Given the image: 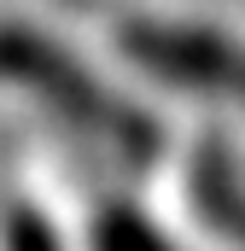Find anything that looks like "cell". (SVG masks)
Returning <instances> with one entry per match:
<instances>
[{"mask_svg":"<svg viewBox=\"0 0 245 251\" xmlns=\"http://www.w3.org/2000/svg\"><path fill=\"white\" fill-rule=\"evenodd\" d=\"M0 82L29 88L35 100H47L53 111H64L70 123H82L88 134L111 140L122 158H134V164L158 158V146H164L158 123H152L140 105H128V100L111 94L105 82H94L64 47H53V41H47L41 29H29V24H0Z\"/></svg>","mask_w":245,"mask_h":251,"instance_id":"obj_1","label":"cell"},{"mask_svg":"<svg viewBox=\"0 0 245 251\" xmlns=\"http://www.w3.org/2000/svg\"><path fill=\"white\" fill-rule=\"evenodd\" d=\"M122 53L152 70L170 88H193V94H228L245 100V47L228 35L204 29V24H158V18H134L122 24Z\"/></svg>","mask_w":245,"mask_h":251,"instance_id":"obj_2","label":"cell"},{"mask_svg":"<svg viewBox=\"0 0 245 251\" xmlns=\"http://www.w3.org/2000/svg\"><path fill=\"white\" fill-rule=\"evenodd\" d=\"M193 199H198V210L245 251V193L234 187L228 158H222L216 146H204V158H198V170H193Z\"/></svg>","mask_w":245,"mask_h":251,"instance_id":"obj_3","label":"cell"},{"mask_svg":"<svg viewBox=\"0 0 245 251\" xmlns=\"http://www.w3.org/2000/svg\"><path fill=\"white\" fill-rule=\"evenodd\" d=\"M94 251H170V246H164V234H158L140 210L105 204L99 222H94Z\"/></svg>","mask_w":245,"mask_h":251,"instance_id":"obj_4","label":"cell"},{"mask_svg":"<svg viewBox=\"0 0 245 251\" xmlns=\"http://www.w3.org/2000/svg\"><path fill=\"white\" fill-rule=\"evenodd\" d=\"M6 251H64L35 210H6Z\"/></svg>","mask_w":245,"mask_h":251,"instance_id":"obj_5","label":"cell"}]
</instances>
